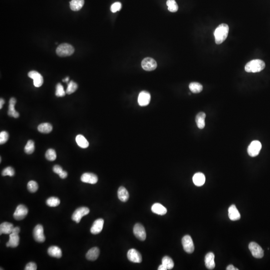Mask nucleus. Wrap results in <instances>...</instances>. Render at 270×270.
I'll list each match as a JSON object with an SVG mask.
<instances>
[{
    "label": "nucleus",
    "instance_id": "nucleus-1",
    "mask_svg": "<svg viewBox=\"0 0 270 270\" xmlns=\"http://www.w3.org/2000/svg\"><path fill=\"white\" fill-rule=\"evenodd\" d=\"M229 28L226 24H222L217 28L214 32L215 42L220 45L225 41L229 33Z\"/></svg>",
    "mask_w": 270,
    "mask_h": 270
},
{
    "label": "nucleus",
    "instance_id": "nucleus-2",
    "mask_svg": "<svg viewBox=\"0 0 270 270\" xmlns=\"http://www.w3.org/2000/svg\"><path fill=\"white\" fill-rule=\"evenodd\" d=\"M265 63L259 59L252 60L246 65L245 70L247 72H257L262 71L265 68Z\"/></svg>",
    "mask_w": 270,
    "mask_h": 270
},
{
    "label": "nucleus",
    "instance_id": "nucleus-3",
    "mask_svg": "<svg viewBox=\"0 0 270 270\" xmlns=\"http://www.w3.org/2000/svg\"><path fill=\"white\" fill-rule=\"evenodd\" d=\"M75 51L74 47L69 44L64 43L58 47L56 53L60 57L70 56L73 54Z\"/></svg>",
    "mask_w": 270,
    "mask_h": 270
},
{
    "label": "nucleus",
    "instance_id": "nucleus-4",
    "mask_svg": "<svg viewBox=\"0 0 270 270\" xmlns=\"http://www.w3.org/2000/svg\"><path fill=\"white\" fill-rule=\"evenodd\" d=\"M262 149V144L259 141H253L251 142L248 148V153L249 156L252 157L257 156L259 155Z\"/></svg>",
    "mask_w": 270,
    "mask_h": 270
},
{
    "label": "nucleus",
    "instance_id": "nucleus-5",
    "mask_svg": "<svg viewBox=\"0 0 270 270\" xmlns=\"http://www.w3.org/2000/svg\"><path fill=\"white\" fill-rule=\"evenodd\" d=\"M249 248L254 257L257 259H261L264 256V251L261 247L256 242H250L249 245Z\"/></svg>",
    "mask_w": 270,
    "mask_h": 270
},
{
    "label": "nucleus",
    "instance_id": "nucleus-6",
    "mask_svg": "<svg viewBox=\"0 0 270 270\" xmlns=\"http://www.w3.org/2000/svg\"><path fill=\"white\" fill-rule=\"evenodd\" d=\"M90 212V210L87 207H80L78 208L72 214V219L77 223L80 222L82 218Z\"/></svg>",
    "mask_w": 270,
    "mask_h": 270
},
{
    "label": "nucleus",
    "instance_id": "nucleus-7",
    "mask_svg": "<svg viewBox=\"0 0 270 270\" xmlns=\"http://www.w3.org/2000/svg\"><path fill=\"white\" fill-rule=\"evenodd\" d=\"M182 247L186 252L191 254L194 252L195 247L191 237L189 235H186L182 238Z\"/></svg>",
    "mask_w": 270,
    "mask_h": 270
},
{
    "label": "nucleus",
    "instance_id": "nucleus-8",
    "mask_svg": "<svg viewBox=\"0 0 270 270\" xmlns=\"http://www.w3.org/2000/svg\"><path fill=\"white\" fill-rule=\"evenodd\" d=\"M142 69L147 71H152L156 69L157 63L152 58H146L142 60L141 63Z\"/></svg>",
    "mask_w": 270,
    "mask_h": 270
},
{
    "label": "nucleus",
    "instance_id": "nucleus-9",
    "mask_svg": "<svg viewBox=\"0 0 270 270\" xmlns=\"http://www.w3.org/2000/svg\"><path fill=\"white\" fill-rule=\"evenodd\" d=\"M133 232L135 236L141 241H144L146 238V232L145 228L142 224L137 223L134 226Z\"/></svg>",
    "mask_w": 270,
    "mask_h": 270
},
{
    "label": "nucleus",
    "instance_id": "nucleus-10",
    "mask_svg": "<svg viewBox=\"0 0 270 270\" xmlns=\"http://www.w3.org/2000/svg\"><path fill=\"white\" fill-rule=\"evenodd\" d=\"M28 212L27 208L24 205H20L17 207L13 216L16 220H22L26 217Z\"/></svg>",
    "mask_w": 270,
    "mask_h": 270
},
{
    "label": "nucleus",
    "instance_id": "nucleus-11",
    "mask_svg": "<svg viewBox=\"0 0 270 270\" xmlns=\"http://www.w3.org/2000/svg\"><path fill=\"white\" fill-rule=\"evenodd\" d=\"M127 257L130 261L135 263H140L142 261L141 255L137 250L135 249L129 250L127 253Z\"/></svg>",
    "mask_w": 270,
    "mask_h": 270
},
{
    "label": "nucleus",
    "instance_id": "nucleus-12",
    "mask_svg": "<svg viewBox=\"0 0 270 270\" xmlns=\"http://www.w3.org/2000/svg\"><path fill=\"white\" fill-rule=\"evenodd\" d=\"M34 239L38 242H42L45 241L44 234V229L41 225H38L35 227L33 231Z\"/></svg>",
    "mask_w": 270,
    "mask_h": 270
},
{
    "label": "nucleus",
    "instance_id": "nucleus-13",
    "mask_svg": "<svg viewBox=\"0 0 270 270\" xmlns=\"http://www.w3.org/2000/svg\"><path fill=\"white\" fill-rule=\"evenodd\" d=\"M28 76L34 80V85L36 87H40L43 84V78L42 76L35 71H32L28 73Z\"/></svg>",
    "mask_w": 270,
    "mask_h": 270
},
{
    "label": "nucleus",
    "instance_id": "nucleus-14",
    "mask_svg": "<svg viewBox=\"0 0 270 270\" xmlns=\"http://www.w3.org/2000/svg\"><path fill=\"white\" fill-rule=\"evenodd\" d=\"M151 101V95L147 91H142L140 92L138 102L140 106H146L149 105Z\"/></svg>",
    "mask_w": 270,
    "mask_h": 270
},
{
    "label": "nucleus",
    "instance_id": "nucleus-15",
    "mask_svg": "<svg viewBox=\"0 0 270 270\" xmlns=\"http://www.w3.org/2000/svg\"><path fill=\"white\" fill-rule=\"evenodd\" d=\"M81 180L82 182L90 184H96L98 181L97 175L90 172H86L82 175Z\"/></svg>",
    "mask_w": 270,
    "mask_h": 270
},
{
    "label": "nucleus",
    "instance_id": "nucleus-16",
    "mask_svg": "<svg viewBox=\"0 0 270 270\" xmlns=\"http://www.w3.org/2000/svg\"><path fill=\"white\" fill-rule=\"evenodd\" d=\"M104 224V221L103 219H99L96 220L91 228V232L92 234L96 235L101 232Z\"/></svg>",
    "mask_w": 270,
    "mask_h": 270
},
{
    "label": "nucleus",
    "instance_id": "nucleus-17",
    "mask_svg": "<svg viewBox=\"0 0 270 270\" xmlns=\"http://www.w3.org/2000/svg\"><path fill=\"white\" fill-rule=\"evenodd\" d=\"M16 103V100L14 98H12L9 101V110L8 112V114L9 116L18 118L19 117V112L15 110V106Z\"/></svg>",
    "mask_w": 270,
    "mask_h": 270
},
{
    "label": "nucleus",
    "instance_id": "nucleus-18",
    "mask_svg": "<svg viewBox=\"0 0 270 270\" xmlns=\"http://www.w3.org/2000/svg\"><path fill=\"white\" fill-rule=\"evenodd\" d=\"M228 215L230 220L232 221H237L241 218L240 212L237 209L236 206L234 205H231L229 207L228 209Z\"/></svg>",
    "mask_w": 270,
    "mask_h": 270
},
{
    "label": "nucleus",
    "instance_id": "nucleus-19",
    "mask_svg": "<svg viewBox=\"0 0 270 270\" xmlns=\"http://www.w3.org/2000/svg\"><path fill=\"white\" fill-rule=\"evenodd\" d=\"M215 255L212 252H208L205 258L206 266L209 270H212L215 267Z\"/></svg>",
    "mask_w": 270,
    "mask_h": 270
},
{
    "label": "nucleus",
    "instance_id": "nucleus-20",
    "mask_svg": "<svg viewBox=\"0 0 270 270\" xmlns=\"http://www.w3.org/2000/svg\"><path fill=\"white\" fill-rule=\"evenodd\" d=\"M19 234L12 233L10 234V239L9 241L6 243V246L8 247L16 248L18 247L19 244Z\"/></svg>",
    "mask_w": 270,
    "mask_h": 270
},
{
    "label": "nucleus",
    "instance_id": "nucleus-21",
    "mask_svg": "<svg viewBox=\"0 0 270 270\" xmlns=\"http://www.w3.org/2000/svg\"><path fill=\"white\" fill-rule=\"evenodd\" d=\"M205 175L202 172H197L192 177V181L194 184L198 187H201L205 184Z\"/></svg>",
    "mask_w": 270,
    "mask_h": 270
},
{
    "label": "nucleus",
    "instance_id": "nucleus-22",
    "mask_svg": "<svg viewBox=\"0 0 270 270\" xmlns=\"http://www.w3.org/2000/svg\"><path fill=\"white\" fill-rule=\"evenodd\" d=\"M152 211L155 214L159 215H164L167 212L166 208L160 203L153 204L151 208Z\"/></svg>",
    "mask_w": 270,
    "mask_h": 270
},
{
    "label": "nucleus",
    "instance_id": "nucleus-23",
    "mask_svg": "<svg viewBox=\"0 0 270 270\" xmlns=\"http://www.w3.org/2000/svg\"><path fill=\"white\" fill-rule=\"evenodd\" d=\"M14 228L13 225L10 222H2L0 225V234H11Z\"/></svg>",
    "mask_w": 270,
    "mask_h": 270
},
{
    "label": "nucleus",
    "instance_id": "nucleus-24",
    "mask_svg": "<svg viewBox=\"0 0 270 270\" xmlns=\"http://www.w3.org/2000/svg\"><path fill=\"white\" fill-rule=\"evenodd\" d=\"M100 254V250L97 247L92 248L86 254V258L90 261H95L98 259Z\"/></svg>",
    "mask_w": 270,
    "mask_h": 270
},
{
    "label": "nucleus",
    "instance_id": "nucleus-25",
    "mask_svg": "<svg viewBox=\"0 0 270 270\" xmlns=\"http://www.w3.org/2000/svg\"><path fill=\"white\" fill-rule=\"evenodd\" d=\"M118 197L121 201H127L129 198V192L124 187H120L118 191Z\"/></svg>",
    "mask_w": 270,
    "mask_h": 270
},
{
    "label": "nucleus",
    "instance_id": "nucleus-26",
    "mask_svg": "<svg viewBox=\"0 0 270 270\" xmlns=\"http://www.w3.org/2000/svg\"><path fill=\"white\" fill-rule=\"evenodd\" d=\"M48 253L50 256L60 258L62 256L61 249L57 246H51L48 250Z\"/></svg>",
    "mask_w": 270,
    "mask_h": 270
},
{
    "label": "nucleus",
    "instance_id": "nucleus-27",
    "mask_svg": "<svg viewBox=\"0 0 270 270\" xmlns=\"http://www.w3.org/2000/svg\"><path fill=\"white\" fill-rule=\"evenodd\" d=\"M206 115L204 112H200L196 117V122L199 129H204L205 126V118Z\"/></svg>",
    "mask_w": 270,
    "mask_h": 270
},
{
    "label": "nucleus",
    "instance_id": "nucleus-28",
    "mask_svg": "<svg viewBox=\"0 0 270 270\" xmlns=\"http://www.w3.org/2000/svg\"><path fill=\"white\" fill-rule=\"evenodd\" d=\"M84 0H72L70 2V8L72 11H78L84 6Z\"/></svg>",
    "mask_w": 270,
    "mask_h": 270
},
{
    "label": "nucleus",
    "instance_id": "nucleus-29",
    "mask_svg": "<svg viewBox=\"0 0 270 270\" xmlns=\"http://www.w3.org/2000/svg\"><path fill=\"white\" fill-rule=\"evenodd\" d=\"M76 141L78 145L80 147L83 149H85L88 147L89 145V142L88 141L85 137L82 135H78L76 138Z\"/></svg>",
    "mask_w": 270,
    "mask_h": 270
},
{
    "label": "nucleus",
    "instance_id": "nucleus-30",
    "mask_svg": "<svg viewBox=\"0 0 270 270\" xmlns=\"http://www.w3.org/2000/svg\"><path fill=\"white\" fill-rule=\"evenodd\" d=\"M38 130L40 132L48 134L52 131V126L48 122H44L39 125L38 127Z\"/></svg>",
    "mask_w": 270,
    "mask_h": 270
},
{
    "label": "nucleus",
    "instance_id": "nucleus-31",
    "mask_svg": "<svg viewBox=\"0 0 270 270\" xmlns=\"http://www.w3.org/2000/svg\"><path fill=\"white\" fill-rule=\"evenodd\" d=\"M189 89L191 91L195 94H197L202 92L203 89L202 86L199 82H192L189 85Z\"/></svg>",
    "mask_w": 270,
    "mask_h": 270
},
{
    "label": "nucleus",
    "instance_id": "nucleus-32",
    "mask_svg": "<svg viewBox=\"0 0 270 270\" xmlns=\"http://www.w3.org/2000/svg\"><path fill=\"white\" fill-rule=\"evenodd\" d=\"M162 265L166 268L167 270H171L174 266V262L171 258L168 256H165L162 259Z\"/></svg>",
    "mask_w": 270,
    "mask_h": 270
},
{
    "label": "nucleus",
    "instance_id": "nucleus-33",
    "mask_svg": "<svg viewBox=\"0 0 270 270\" xmlns=\"http://www.w3.org/2000/svg\"><path fill=\"white\" fill-rule=\"evenodd\" d=\"M168 10L171 12H176L178 10V6L175 0H168L166 2Z\"/></svg>",
    "mask_w": 270,
    "mask_h": 270
},
{
    "label": "nucleus",
    "instance_id": "nucleus-34",
    "mask_svg": "<svg viewBox=\"0 0 270 270\" xmlns=\"http://www.w3.org/2000/svg\"><path fill=\"white\" fill-rule=\"evenodd\" d=\"M25 152L26 154H31L35 150V143L32 140H29L25 146Z\"/></svg>",
    "mask_w": 270,
    "mask_h": 270
},
{
    "label": "nucleus",
    "instance_id": "nucleus-35",
    "mask_svg": "<svg viewBox=\"0 0 270 270\" xmlns=\"http://www.w3.org/2000/svg\"><path fill=\"white\" fill-rule=\"evenodd\" d=\"M46 204L48 206L51 207H55L59 206L60 204V200L58 198L52 197L49 198V199L47 200Z\"/></svg>",
    "mask_w": 270,
    "mask_h": 270
},
{
    "label": "nucleus",
    "instance_id": "nucleus-36",
    "mask_svg": "<svg viewBox=\"0 0 270 270\" xmlns=\"http://www.w3.org/2000/svg\"><path fill=\"white\" fill-rule=\"evenodd\" d=\"M46 158L50 161H53L56 159L57 154L55 150L50 149L47 151L45 154Z\"/></svg>",
    "mask_w": 270,
    "mask_h": 270
},
{
    "label": "nucleus",
    "instance_id": "nucleus-37",
    "mask_svg": "<svg viewBox=\"0 0 270 270\" xmlns=\"http://www.w3.org/2000/svg\"><path fill=\"white\" fill-rule=\"evenodd\" d=\"M77 89V84L72 81H71L68 85V87L67 88L66 92V94L70 95V94H72L73 92H75Z\"/></svg>",
    "mask_w": 270,
    "mask_h": 270
},
{
    "label": "nucleus",
    "instance_id": "nucleus-38",
    "mask_svg": "<svg viewBox=\"0 0 270 270\" xmlns=\"http://www.w3.org/2000/svg\"><path fill=\"white\" fill-rule=\"evenodd\" d=\"M66 94V92L65 91L63 86L60 83H58L57 85L56 90V92H55L56 96L57 97H62L65 96Z\"/></svg>",
    "mask_w": 270,
    "mask_h": 270
},
{
    "label": "nucleus",
    "instance_id": "nucleus-39",
    "mask_svg": "<svg viewBox=\"0 0 270 270\" xmlns=\"http://www.w3.org/2000/svg\"><path fill=\"white\" fill-rule=\"evenodd\" d=\"M28 189L29 190V192H35L37 191L38 190V184L36 182L34 181H30L27 185Z\"/></svg>",
    "mask_w": 270,
    "mask_h": 270
},
{
    "label": "nucleus",
    "instance_id": "nucleus-40",
    "mask_svg": "<svg viewBox=\"0 0 270 270\" xmlns=\"http://www.w3.org/2000/svg\"><path fill=\"white\" fill-rule=\"evenodd\" d=\"M2 174L3 176H9L10 177H12L15 175V171L11 167H8L3 170Z\"/></svg>",
    "mask_w": 270,
    "mask_h": 270
},
{
    "label": "nucleus",
    "instance_id": "nucleus-41",
    "mask_svg": "<svg viewBox=\"0 0 270 270\" xmlns=\"http://www.w3.org/2000/svg\"><path fill=\"white\" fill-rule=\"evenodd\" d=\"M9 134L6 131H2L0 133V144H5L9 139Z\"/></svg>",
    "mask_w": 270,
    "mask_h": 270
},
{
    "label": "nucleus",
    "instance_id": "nucleus-42",
    "mask_svg": "<svg viewBox=\"0 0 270 270\" xmlns=\"http://www.w3.org/2000/svg\"><path fill=\"white\" fill-rule=\"evenodd\" d=\"M122 8V4L121 2H114V4L112 5L111 7V11L112 12H116L117 11H119Z\"/></svg>",
    "mask_w": 270,
    "mask_h": 270
},
{
    "label": "nucleus",
    "instance_id": "nucleus-43",
    "mask_svg": "<svg viewBox=\"0 0 270 270\" xmlns=\"http://www.w3.org/2000/svg\"><path fill=\"white\" fill-rule=\"evenodd\" d=\"M37 269L36 264L34 262H29L25 267L26 270H36Z\"/></svg>",
    "mask_w": 270,
    "mask_h": 270
},
{
    "label": "nucleus",
    "instance_id": "nucleus-44",
    "mask_svg": "<svg viewBox=\"0 0 270 270\" xmlns=\"http://www.w3.org/2000/svg\"><path fill=\"white\" fill-rule=\"evenodd\" d=\"M62 168L59 165H55L53 167V172L56 174H60L62 171Z\"/></svg>",
    "mask_w": 270,
    "mask_h": 270
},
{
    "label": "nucleus",
    "instance_id": "nucleus-45",
    "mask_svg": "<svg viewBox=\"0 0 270 270\" xmlns=\"http://www.w3.org/2000/svg\"><path fill=\"white\" fill-rule=\"evenodd\" d=\"M59 176L62 179H65V178H66L68 176L67 172L66 171H62L60 174H59Z\"/></svg>",
    "mask_w": 270,
    "mask_h": 270
},
{
    "label": "nucleus",
    "instance_id": "nucleus-46",
    "mask_svg": "<svg viewBox=\"0 0 270 270\" xmlns=\"http://www.w3.org/2000/svg\"><path fill=\"white\" fill-rule=\"evenodd\" d=\"M20 232V229L19 227H15L14 228V229H13V230H12V233H14V234H19V232Z\"/></svg>",
    "mask_w": 270,
    "mask_h": 270
},
{
    "label": "nucleus",
    "instance_id": "nucleus-47",
    "mask_svg": "<svg viewBox=\"0 0 270 270\" xmlns=\"http://www.w3.org/2000/svg\"><path fill=\"white\" fill-rule=\"evenodd\" d=\"M226 270H238V269L235 268V267L232 265H229L227 268Z\"/></svg>",
    "mask_w": 270,
    "mask_h": 270
},
{
    "label": "nucleus",
    "instance_id": "nucleus-48",
    "mask_svg": "<svg viewBox=\"0 0 270 270\" xmlns=\"http://www.w3.org/2000/svg\"><path fill=\"white\" fill-rule=\"evenodd\" d=\"M158 270H167V269L164 266V265L162 264V265H160V266L158 268Z\"/></svg>",
    "mask_w": 270,
    "mask_h": 270
},
{
    "label": "nucleus",
    "instance_id": "nucleus-49",
    "mask_svg": "<svg viewBox=\"0 0 270 270\" xmlns=\"http://www.w3.org/2000/svg\"><path fill=\"white\" fill-rule=\"evenodd\" d=\"M4 104H5V101H4V99H1L0 100V109H2V106H3V105Z\"/></svg>",
    "mask_w": 270,
    "mask_h": 270
},
{
    "label": "nucleus",
    "instance_id": "nucleus-50",
    "mask_svg": "<svg viewBox=\"0 0 270 270\" xmlns=\"http://www.w3.org/2000/svg\"><path fill=\"white\" fill-rule=\"evenodd\" d=\"M69 77H67L66 78H65V80H62V81L65 82H68V81H69Z\"/></svg>",
    "mask_w": 270,
    "mask_h": 270
}]
</instances>
